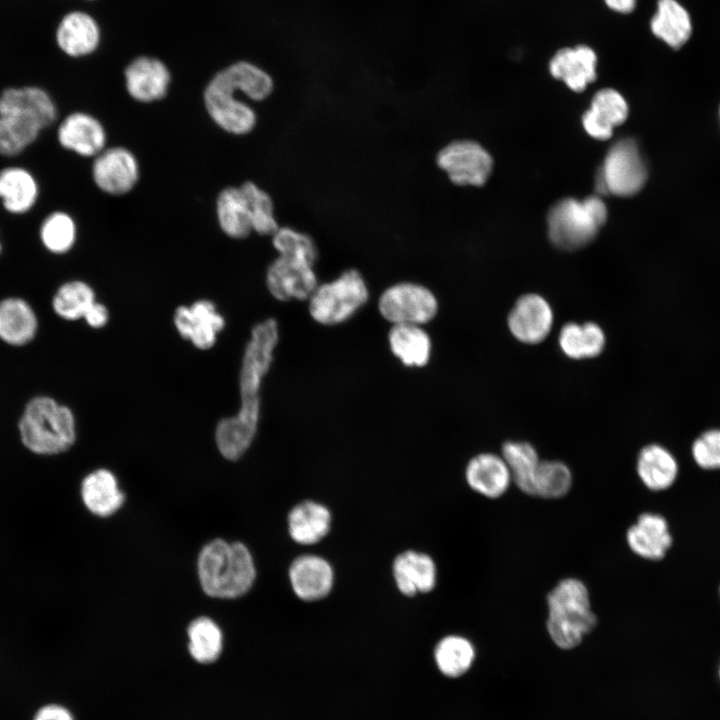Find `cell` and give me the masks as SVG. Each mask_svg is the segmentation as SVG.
I'll list each match as a JSON object with an SVG mask.
<instances>
[{"instance_id":"cell-1","label":"cell","mask_w":720,"mask_h":720,"mask_svg":"<svg viewBox=\"0 0 720 720\" xmlns=\"http://www.w3.org/2000/svg\"><path fill=\"white\" fill-rule=\"evenodd\" d=\"M276 319L267 318L253 326L241 361L240 408L234 416L221 419L215 430L219 452L228 460L240 458L251 446L258 430L262 382L269 372L279 342Z\"/></svg>"},{"instance_id":"cell-2","label":"cell","mask_w":720,"mask_h":720,"mask_svg":"<svg viewBox=\"0 0 720 720\" xmlns=\"http://www.w3.org/2000/svg\"><path fill=\"white\" fill-rule=\"evenodd\" d=\"M254 87V75L246 61L217 72L203 91V105L211 121L227 134H250L257 126L258 116L254 107L241 97L249 99Z\"/></svg>"},{"instance_id":"cell-3","label":"cell","mask_w":720,"mask_h":720,"mask_svg":"<svg viewBox=\"0 0 720 720\" xmlns=\"http://www.w3.org/2000/svg\"><path fill=\"white\" fill-rule=\"evenodd\" d=\"M546 629L553 643L561 649L576 648L596 627L590 593L578 578L560 580L547 594Z\"/></svg>"},{"instance_id":"cell-4","label":"cell","mask_w":720,"mask_h":720,"mask_svg":"<svg viewBox=\"0 0 720 720\" xmlns=\"http://www.w3.org/2000/svg\"><path fill=\"white\" fill-rule=\"evenodd\" d=\"M198 574L207 595L235 598L252 587L256 570L252 555L244 544L216 539L201 550Z\"/></svg>"},{"instance_id":"cell-5","label":"cell","mask_w":720,"mask_h":720,"mask_svg":"<svg viewBox=\"0 0 720 720\" xmlns=\"http://www.w3.org/2000/svg\"><path fill=\"white\" fill-rule=\"evenodd\" d=\"M18 428L23 445L38 455L63 453L76 440L72 411L48 396H38L27 403Z\"/></svg>"},{"instance_id":"cell-6","label":"cell","mask_w":720,"mask_h":720,"mask_svg":"<svg viewBox=\"0 0 720 720\" xmlns=\"http://www.w3.org/2000/svg\"><path fill=\"white\" fill-rule=\"evenodd\" d=\"M369 297V287L362 273L349 268L330 281L318 283L307 300L308 313L319 325L337 326L355 316Z\"/></svg>"},{"instance_id":"cell-7","label":"cell","mask_w":720,"mask_h":720,"mask_svg":"<svg viewBox=\"0 0 720 720\" xmlns=\"http://www.w3.org/2000/svg\"><path fill=\"white\" fill-rule=\"evenodd\" d=\"M607 219V208L599 196L584 200L566 198L550 209L548 234L554 245L576 250L589 244Z\"/></svg>"},{"instance_id":"cell-8","label":"cell","mask_w":720,"mask_h":720,"mask_svg":"<svg viewBox=\"0 0 720 720\" xmlns=\"http://www.w3.org/2000/svg\"><path fill=\"white\" fill-rule=\"evenodd\" d=\"M377 309L380 316L391 325L424 326L437 316L439 301L427 286L413 281H399L381 292Z\"/></svg>"},{"instance_id":"cell-9","label":"cell","mask_w":720,"mask_h":720,"mask_svg":"<svg viewBox=\"0 0 720 720\" xmlns=\"http://www.w3.org/2000/svg\"><path fill=\"white\" fill-rule=\"evenodd\" d=\"M647 169L636 142L621 139L608 151L596 174L595 186L599 194L631 196L645 184Z\"/></svg>"},{"instance_id":"cell-10","label":"cell","mask_w":720,"mask_h":720,"mask_svg":"<svg viewBox=\"0 0 720 720\" xmlns=\"http://www.w3.org/2000/svg\"><path fill=\"white\" fill-rule=\"evenodd\" d=\"M141 166L136 154L121 145L107 146L92 159L94 185L109 196H123L139 183Z\"/></svg>"},{"instance_id":"cell-11","label":"cell","mask_w":720,"mask_h":720,"mask_svg":"<svg viewBox=\"0 0 720 720\" xmlns=\"http://www.w3.org/2000/svg\"><path fill=\"white\" fill-rule=\"evenodd\" d=\"M437 166L456 185L481 186L492 170V158L477 142L455 140L442 147L436 155Z\"/></svg>"},{"instance_id":"cell-12","label":"cell","mask_w":720,"mask_h":720,"mask_svg":"<svg viewBox=\"0 0 720 720\" xmlns=\"http://www.w3.org/2000/svg\"><path fill=\"white\" fill-rule=\"evenodd\" d=\"M314 267L303 260L277 255L266 270L267 290L281 302L307 301L319 283Z\"/></svg>"},{"instance_id":"cell-13","label":"cell","mask_w":720,"mask_h":720,"mask_svg":"<svg viewBox=\"0 0 720 720\" xmlns=\"http://www.w3.org/2000/svg\"><path fill=\"white\" fill-rule=\"evenodd\" d=\"M554 324V311L549 301L540 294L520 296L507 316V327L519 342L536 345L550 334Z\"/></svg>"},{"instance_id":"cell-14","label":"cell","mask_w":720,"mask_h":720,"mask_svg":"<svg viewBox=\"0 0 720 720\" xmlns=\"http://www.w3.org/2000/svg\"><path fill=\"white\" fill-rule=\"evenodd\" d=\"M57 106L39 85L9 86L0 92V115L22 119L41 130L57 120Z\"/></svg>"},{"instance_id":"cell-15","label":"cell","mask_w":720,"mask_h":720,"mask_svg":"<svg viewBox=\"0 0 720 720\" xmlns=\"http://www.w3.org/2000/svg\"><path fill=\"white\" fill-rule=\"evenodd\" d=\"M173 322L179 335L199 350H208L225 327L224 317L208 299H199L190 306L181 305L174 312Z\"/></svg>"},{"instance_id":"cell-16","label":"cell","mask_w":720,"mask_h":720,"mask_svg":"<svg viewBox=\"0 0 720 720\" xmlns=\"http://www.w3.org/2000/svg\"><path fill=\"white\" fill-rule=\"evenodd\" d=\"M57 140L63 149L93 159L108 146V133L95 115L74 111L60 122Z\"/></svg>"},{"instance_id":"cell-17","label":"cell","mask_w":720,"mask_h":720,"mask_svg":"<svg viewBox=\"0 0 720 720\" xmlns=\"http://www.w3.org/2000/svg\"><path fill=\"white\" fill-rule=\"evenodd\" d=\"M124 81L130 98L141 104H152L167 96L171 75L159 59L141 56L126 67Z\"/></svg>"},{"instance_id":"cell-18","label":"cell","mask_w":720,"mask_h":720,"mask_svg":"<svg viewBox=\"0 0 720 720\" xmlns=\"http://www.w3.org/2000/svg\"><path fill=\"white\" fill-rule=\"evenodd\" d=\"M289 581L295 595L303 601L325 598L334 584V571L321 556L306 554L295 558L289 567Z\"/></svg>"},{"instance_id":"cell-19","label":"cell","mask_w":720,"mask_h":720,"mask_svg":"<svg viewBox=\"0 0 720 720\" xmlns=\"http://www.w3.org/2000/svg\"><path fill=\"white\" fill-rule=\"evenodd\" d=\"M99 40L100 31L95 19L82 10L67 12L56 27V45L70 58L92 54L97 49Z\"/></svg>"},{"instance_id":"cell-20","label":"cell","mask_w":720,"mask_h":720,"mask_svg":"<svg viewBox=\"0 0 720 720\" xmlns=\"http://www.w3.org/2000/svg\"><path fill=\"white\" fill-rule=\"evenodd\" d=\"M467 485L488 499H497L509 489L512 478L501 455L483 452L473 456L465 467Z\"/></svg>"},{"instance_id":"cell-21","label":"cell","mask_w":720,"mask_h":720,"mask_svg":"<svg viewBox=\"0 0 720 720\" xmlns=\"http://www.w3.org/2000/svg\"><path fill=\"white\" fill-rule=\"evenodd\" d=\"M392 572L396 587L407 597L428 593L436 585V564L426 553L407 550L398 554Z\"/></svg>"},{"instance_id":"cell-22","label":"cell","mask_w":720,"mask_h":720,"mask_svg":"<svg viewBox=\"0 0 720 720\" xmlns=\"http://www.w3.org/2000/svg\"><path fill=\"white\" fill-rule=\"evenodd\" d=\"M626 542L633 553L648 560L662 559L672 544L665 518L645 512L626 532Z\"/></svg>"},{"instance_id":"cell-23","label":"cell","mask_w":720,"mask_h":720,"mask_svg":"<svg viewBox=\"0 0 720 720\" xmlns=\"http://www.w3.org/2000/svg\"><path fill=\"white\" fill-rule=\"evenodd\" d=\"M627 115L628 106L622 95L614 89L605 88L593 97L582 123L591 137L606 140L611 137L613 129L626 120Z\"/></svg>"},{"instance_id":"cell-24","label":"cell","mask_w":720,"mask_h":720,"mask_svg":"<svg viewBox=\"0 0 720 720\" xmlns=\"http://www.w3.org/2000/svg\"><path fill=\"white\" fill-rule=\"evenodd\" d=\"M387 343L392 355L407 368H423L432 356V340L424 326L391 325Z\"/></svg>"},{"instance_id":"cell-25","label":"cell","mask_w":720,"mask_h":720,"mask_svg":"<svg viewBox=\"0 0 720 720\" xmlns=\"http://www.w3.org/2000/svg\"><path fill=\"white\" fill-rule=\"evenodd\" d=\"M597 57L588 46L560 49L551 59L549 69L573 91H583L596 79Z\"/></svg>"},{"instance_id":"cell-26","label":"cell","mask_w":720,"mask_h":720,"mask_svg":"<svg viewBox=\"0 0 720 720\" xmlns=\"http://www.w3.org/2000/svg\"><path fill=\"white\" fill-rule=\"evenodd\" d=\"M215 214L221 232L228 238L243 240L253 233L248 203L240 185L225 186L218 192Z\"/></svg>"},{"instance_id":"cell-27","label":"cell","mask_w":720,"mask_h":720,"mask_svg":"<svg viewBox=\"0 0 720 720\" xmlns=\"http://www.w3.org/2000/svg\"><path fill=\"white\" fill-rule=\"evenodd\" d=\"M331 512L323 504L306 500L296 504L288 514V531L294 542L313 545L321 541L331 527Z\"/></svg>"},{"instance_id":"cell-28","label":"cell","mask_w":720,"mask_h":720,"mask_svg":"<svg viewBox=\"0 0 720 720\" xmlns=\"http://www.w3.org/2000/svg\"><path fill=\"white\" fill-rule=\"evenodd\" d=\"M558 345L561 352L570 359H592L603 352L606 334L599 324L592 321L568 322L559 332Z\"/></svg>"},{"instance_id":"cell-29","label":"cell","mask_w":720,"mask_h":720,"mask_svg":"<svg viewBox=\"0 0 720 720\" xmlns=\"http://www.w3.org/2000/svg\"><path fill=\"white\" fill-rule=\"evenodd\" d=\"M81 497L87 509L101 517L115 513L124 501L116 477L106 469L95 470L83 479Z\"/></svg>"},{"instance_id":"cell-30","label":"cell","mask_w":720,"mask_h":720,"mask_svg":"<svg viewBox=\"0 0 720 720\" xmlns=\"http://www.w3.org/2000/svg\"><path fill=\"white\" fill-rule=\"evenodd\" d=\"M38 193L34 176L25 168L11 166L0 170V199L9 213L24 214L31 210Z\"/></svg>"},{"instance_id":"cell-31","label":"cell","mask_w":720,"mask_h":720,"mask_svg":"<svg viewBox=\"0 0 720 720\" xmlns=\"http://www.w3.org/2000/svg\"><path fill=\"white\" fill-rule=\"evenodd\" d=\"M636 471L648 489L661 491L674 483L678 474V464L666 448L659 444H649L638 454Z\"/></svg>"},{"instance_id":"cell-32","label":"cell","mask_w":720,"mask_h":720,"mask_svg":"<svg viewBox=\"0 0 720 720\" xmlns=\"http://www.w3.org/2000/svg\"><path fill=\"white\" fill-rule=\"evenodd\" d=\"M36 331V315L26 301L7 298L0 302V339L10 345H25Z\"/></svg>"},{"instance_id":"cell-33","label":"cell","mask_w":720,"mask_h":720,"mask_svg":"<svg viewBox=\"0 0 720 720\" xmlns=\"http://www.w3.org/2000/svg\"><path fill=\"white\" fill-rule=\"evenodd\" d=\"M650 26L653 34L672 48L684 45L692 32L690 16L676 0H658Z\"/></svg>"},{"instance_id":"cell-34","label":"cell","mask_w":720,"mask_h":720,"mask_svg":"<svg viewBox=\"0 0 720 720\" xmlns=\"http://www.w3.org/2000/svg\"><path fill=\"white\" fill-rule=\"evenodd\" d=\"M512 482L524 494L534 496V478L541 461L536 448L527 441H506L501 448Z\"/></svg>"},{"instance_id":"cell-35","label":"cell","mask_w":720,"mask_h":720,"mask_svg":"<svg viewBox=\"0 0 720 720\" xmlns=\"http://www.w3.org/2000/svg\"><path fill=\"white\" fill-rule=\"evenodd\" d=\"M187 634L188 650L196 662L210 664L219 658L223 649V635L213 620L207 617L195 619L189 625Z\"/></svg>"},{"instance_id":"cell-36","label":"cell","mask_w":720,"mask_h":720,"mask_svg":"<svg viewBox=\"0 0 720 720\" xmlns=\"http://www.w3.org/2000/svg\"><path fill=\"white\" fill-rule=\"evenodd\" d=\"M439 670L448 677H459L466 673L475 659L473 644L460 635L442 638L434 650Z\"/></svg>"},{"instance_id":"cell-37","label":"cell","mask_w":720,"mask_h":720,"mask_svg":"<svg viewBox=\"0 0 720 720\" xmlns=\"http://www.w3.org/2000/svg\"><path fill=\"white\" fill-rule=\"evenodd\" d=\"M239 185L248 203L253 233L271 237L280 226L271 195L251 180Z\"/></svg>"},{"instance_id":"cell-38","label":"cell","mask_w":720,"mask_h":720,"mask_svg":"<svg viewBox=\"0 0 720 720\" xmlns=\"http://www.w3.org/2000/svg\"><path fill=\"white\" fill-rule=\"evenodd\" d=\"M95 301V292L88 283L71 280L58 288L53 297L52 306L58 316L74 321L83 318Z\"/></svg>"},{"instance_id":"cell-39","label":"cell","mask_w":720,"mask_h":720,"mask_svg":"<svg viewBox=\"0 0 720 720\" xmlns=\"http://www.w3.org/2000/svg\"><path fill=\"white\" fill-rule=\"evenodd\" d=\"M573 476L567 464L560 460H541L534 478V496L554 500L568 494Z\"/></svg>"},{"instance_id":"cell-40","label":"cell","mask_w":720,"mask_h":720,"mask_svg":"<svg viewBox=\"0 0 720 720\" xmlns=\"http://www.w3.org/2000/svg\"><path fill=\"white\" fill-rule=\"evenodd\" d=\"M77 224L65 211H54L46 216L40 226V240L53 254H65L77 240Z\"/></svg>"},{"instance_id":"cell-41","label":"cell","mask_w":720,"mask_h":720,"mask_svg":"<svg viewBox=\"0 0 720 720\" xmlns=\"http://www.w3.org/2000/svg\"><path fill=\"white\" fill-rule=\"evenodd\" d=\"M272 246L278 255L296 258L315 265L319 251L314 239L307 233L290 226H279L271 236Z\"/></svg>"},{"instance_id":"cell-42","label":"cell","mask_w":720,"mask_h":720,"mask_svg":"<svg viewBox=\"0 0 720 720\" xmlns=\"http://www.w3.org/2000/svg\"><path fill=\"white\" fill-rule=\"evenodd\" d=\"M41 129L19 118L0 115V155L20 154L39 136Z\"/></svg>"},{"instance_id":"cell-43","label":"cell","mask_w":720,"mask_h":720,"mask_svg":"<svg viewBox=\"0 0 720 720\" xmlns=\"http://www.w3.org/2000/svg\"><path fill=\"white\" fill-rule=\"evenodd\" d=\"M693 459L703 469H720V429L703 432L691 447Z\"/></svg>"},{"instance_id":"cell-44","label":"cell","mask_w":720,"mask_h":720,"mask_svg":"<svg viewBox=\"0 0 720 720\" xmlns=\"http://www.w3.org/2000/svg\"><path fill=\"white\" fill-rule=\"evenodd\" d=\"M32 720H75V717L64 705L49 703L41 706Z\"/></svg>"},{"instance_id":"cell-45","label":"cell","mask_w":720,"mask_h":720,"mask_svg":"<svg viewBox=\"0 0 720 720\" xmlns=\"http://www.w3.org/2000/svg\"><path fill=\"white\" fill-rule=\"evenodd\" d=\"M85 322L92 328H102L109 320V311L107 307L95 301L83 316Z\"/></svg>"},{"instance_id":"cell-46","label":"cell","mask_w":720,"mask_h":720,"mask_svg":"<svg viewBox=\"0 0 720 720\" xmlns=\"http://www.w3.org/2000/svg\"><path fill=\"white\" fill-rule=\"evenodd\" d=\"M609 8L620 13H630L634 10L636 0H605Z\"/></svg>"},{"instance_id":"cell-47","label":"cell","mask_w":720,"mask_h":720,"mask_svg":"<svg viewBox=\"0 0 720 720\" xmlns=\"http://www.w3.org/2000/svg\"><path fill=\"white\" fill-rule=\"evenodd\" d=\"M1 250H2V245H1V243H0V253H1Z\"/></svg>"}]
</instances>
